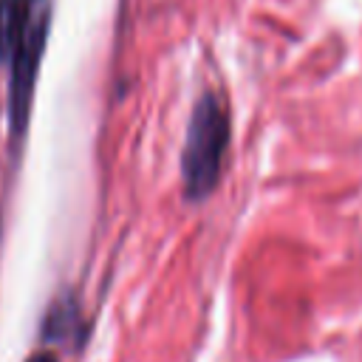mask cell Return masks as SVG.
Returning <instances> with one entry per match:
<instances>
[{
  "mask_svg": "<svg viewBox=\"0 0 362 362\" xmlns=\"http://www.w3.org/2000/svg\"><path fill=\"white\" fill-rule=\"evenodd\" d=\"M229 147V113L215 93H201L192 105L184 150H181V184L187 201H204L218 178Z\"/></svg>",
  "mask_w": 362,
  "mask_h": 362,
  "instance_id": "6da1fadb",
  "label": "cell"
},
{
  "mask_svg": "<svg viewBox=\"0 0 362 362\" xmlns=\"http://www.w3.org/2000/svg\"><path fill=\"white\" fill-rule=\"evenodd\" d=\"M51 25V0H31L28 17L17 40L11 42L3 65L8 68V130L11 139H23L31 116V96L37 88V74Z\"/></svg>",
  "mask_w": 362,
  "mask_h": 362,
  "instance_id": "7a4b0ae2",
  "label": "cell"
},
{
  "mask_svg": "<svg viewBox=\"0 0 362 362\" xmlns=\"http://www.w3.org/2000/svg\"><path fill=\"white\" fill-rule=\"evenodd\" d=\"M76 328H79V311H76L74 297L65 294V297L54 300L51 308H48V317L42 322V337L45 339H57V342L65 339V337L76 339Z\"/></svg>",
  "mask_w": 362,
  "mask_h": 362,
  "instance_id": "3957f363",
  "label": "cell"
},
{
  "mask_svg": "<svg viewBox=\"0 0 362 362\" xmlns=\"http://www.w3.org/2000/svg\"><path fill=\"white\" fill-rule=\"evenodd\" d=\"M28 362H57V356H54V354H48V351H42V354H34Z\"/></svg>",
  "mask_w": 362,
  "mask_h": 362,
  "instance_id": "277c9868",
  "label": "cell"
}]
</instances>
